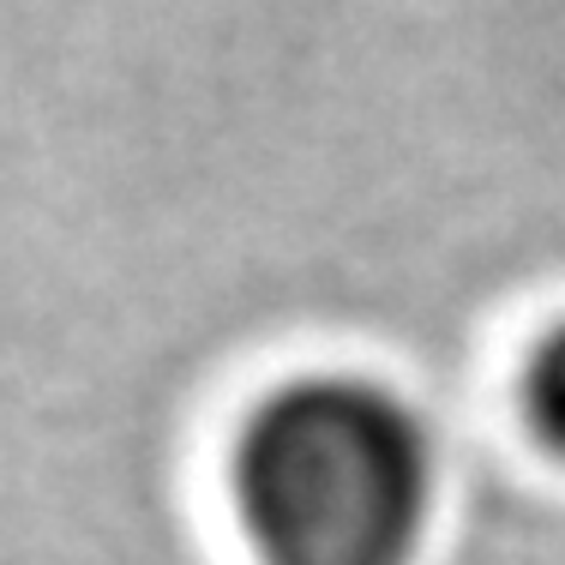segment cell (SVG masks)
I'll return each mask as SVG.
<instances>
[{"label":"cell","mask_w":565,"mask_h":565,"mask_svg":"<svg viewBox=\"0 0 565 565\" xmlns=\"http://www.w3.org/2000/svg\"><path fill=\"white\" fill-rule=\"evenodd\" d=\"M228 500L259 565H415L439 451L403 392L313 367L271 385L235 427Z\"/></svg>","instance_id":"obj_1"},{"label":"cell","mask_w":565,"mask_h":565,"mask_svg":"<svg viewBox=\"0 0 565 565\" xmlns=\"http://www.w3.org/2000/svg\"><path fill=\"white\" fill-rule=\"evenodd\" d=\"M518 409H523V427L535 434V446L565 463V319H554L523 355Z\"/></svg>","instance_id":"obj_2"}]
</instances>
